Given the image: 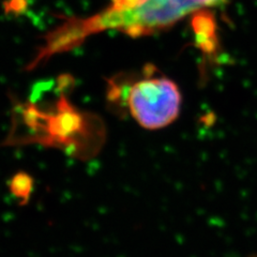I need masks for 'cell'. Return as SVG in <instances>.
Here are the masks:
<instances>
[{
    "label": "cell",
    "instance_id": "cell-1",
    "mask_svg": "<svg viewBox=\"0 0 257 257\" xmlns=\"http://www.w3.org/2000/svg\"><path fill=\"white\" fill-rule=\"evenodd\" d=\"M223 3L225 0H139L122 9L107 8L92 18L74 20L55 30L47 39L41 58L67 51L82 43L86 37L105 30H117L135 38L155 34L189 14Z\"/></svg>",
    "mask_w": 257,
    "mask_h": 257
},
{
    "label": "cell",
    "instance_id": "cell-2",
    "mask_svg": "<svg viewBox=\"0 0 257 257\" xmlns=\"http://www.w3.org/2000/svg\"><path fill=\"white\" fill-rule=\"evenodd\" d=\"M109 98L122 103L131 117L149 130L171 124L181 106L178 86L168 77L156 75L154 69H147L142 77L128 83H112Z\"/></svg>",
    "mask_w": 257,
    "mask_h": 257
},
{
    "label": "cell",
    "instance_id": "cell-3",
    "mask_svg": "<svg viewBox=\"0 0 257 257\" xmlns=\"http://www.w3.org/2000/svg\"><path fill=\"white\" fill-rule=\"evenodd\" d=\"M138 2L139 0H111V5L109 8H112V9H122V8L131 7Z\"/></svg>",
    "mask_w": 257,
    "mask_h": 257
},
{
    "label": "cell",
    "instance_id": "cell-4",
    "mask_svg": "<svg viewBox=\"0 0 257 257\" xmlns=\"http://www.w3.org/2000/svg\"><path fill=\"white\" fill-rule=\"evenodd\" d=\"M250 257H257V254H255V255H252V256H250Z\"/></svg>",
    "mask_w": 257,
    "mask_h": 257
}]
</instances>
